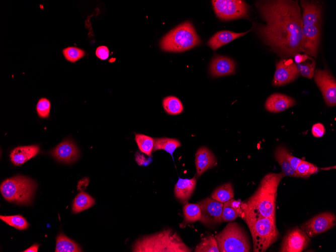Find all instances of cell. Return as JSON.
<instances>
[{
	"instance_id": "1",
	"label": "cell",
	"mask_w": 336,
	"mask_h": 252,
	"mask_svg": "<svg viewBox=\"0 0 336 252\" xmlns=\"http://www.w3.org/2000/svg\"><path fill=\"white\" fill-rule=\"evenodd\" d=\"M266 22L257 31L273 50L291 57L304 52L300 8L297 1H261L256 4Z\"/></svg>"
},
{
	"instance_id": "2",
	"label": "cell",
	"mask_w": 336,
	"mask_h": 252,
	"mask_svg": "<svg viewBox=\"0 0 336 252\" xmlns=\"http://www.w3.org/2000/svg\"><path fill=\"white\" fill-rule=\"evenodd\" d=\"M285 176L280 173H269L264 177L254 194L241 202V213L275 219L277 189Z\"/></svg>"
},
{
	"instance_id": "3",
	"label": "cell",
	"mask_w": 336,
	"mask_h": 252,
	"mask_svg": "<svg viewBox=\"0 0 336 252\" xmlns=\"http://www.w3.org/2000/svg\"><path fill=\"white\" fill-rule=\"evenodd\" d=\"M181 237L172 229L167 228L137 240L132 251L136 252H190Z\"/></svg>"
},
{
	"instance_id": "4",
	"label": "cell",
	"mask_w": 336,
	"mask_h": 252,
	"mask_svg": "<svg viewBox=\"0 0 336 252\" xmlns=\"http://www.w3.org/2000/svg\"><path fill=\"white\" fill-rule=\"evenodd\" d=\"M247 224L252 237L253 251L264 252L276 242L279 232L276 220L270 218L241 214L240 216Z\"/></svg>"
},
{
	"instance_id": "5",
	"label": "cell",
	"mask_w": 336,
	"mask_h": 252,
	"mask_svg": "<svg viewBox=\"0 0 336 252\" xmlns=\"http://www.w3.org/2000/svg\"><path fill=\"white\" fill-rule=\"evenodd\" d=\"M201 42L193 25L188 21L164 35L160 41V47L164 51L182 52L200 45Z\"/></svg>"
},
{
	"instance_id": "6",
	"label": "cell",
	"mask_w": 336,
	"mask_h": 252,
	"mask_svg": "<svg viewBox=\"0 0 336 252\" xmlns=\"http://www.w3.org/2000/svg\"><path fill=\"white\" fill-rule=\"evenodd\" d=\"M36 188V183L33 180L18 175L4 181L0 190L8 201L27 205L31 203Z\"/></svg>"
},
{
	"instance_id": "7",
	"label": "cell",
	"mask_w": 336,
	"mask_h": 252,
	"mask_svg": "<svg viewBox=\"0 0 336 252\" xmlns=\"http://www.w3.org/2000/svg\"><path fill=\"white\" fill-rule=\"evenodd\" d=\"M220 252H248L251 246L243 228L236 222H230L215 236Z\"/></svg>"
},
{
	"instance_id": "8",
	"label": "cell",
	"mask_w": 336,
	"mask_h": 252,
	"mask_svg": "<svg viewBox=\"0 0 336 252\" xmlns=\"http://www.w3.org/2000/svg\"><path fill=\"white\" fill-rule=\"evenodd\" d=\"M214 11L222 20L227 21L248 17V7L240 0H213Z\"/></svg>"
},
{
	"instance_id": "9",
	"label": "cell",
	"mask_w": 336,
	"mask_h": 252,
	"mask_svg": "<svg viewBox=\"0 0 336 252\" xmlns=\"http://www.w3.org/2000/svg\"><path fill=\"white\" fill-rule=\"evenodd\" d=\"M336 223V217L331 212L320 213L300 225V228L310 237H313L319 234L332 228Z\"/></svg>"
},
{
	"instance_id": "10",
	"label": "cell",
	"mask_w": 336,
	"mask_h": 252,
	"mask_svg": "<svg viewBox=\"0 0 336 252\" xmlns=\"http://www.w3.org/2000/svg\"><path fill=\"white\" fill-rule=\"evenodd\" d=\"M314 80L320 89L328 106L336 104V82L331 73L326 69H317L314 74Z\"/></svg>"
},
{
	"instance_id": "11",
	"label": "cell",
	"mask_w": 336,
	"mask_h": 252,
	"mask_svg": "<svg viewBox=\"0 0 336 252\" xmlns=\"http://www.w3.org/2000/svg\"><path fill=\"white\" fill-rule=\"evenodd\" d=\"M198 204L201 211L200 221L202 224L210 226L223 222L222 213L223 203L208 197Z\"/></svg>"
},
{
	"instance_id": "12",
	"label": "cell",
	"mask_w": 336,
	"mask_h": 252,
	"mask_svg": "<svg viewBox=\"0 0 336 252\" xmlns=\"http://www.w3.org/2000/svg\"><path fill=\"white\" fill-rule=\"evenodd\" d=\"M310 237L301 228L289 230L284 236L280 249L281 252H301L309 244Z\"/></svg>"
},
{
	"instance_id": "13",
	"label": "cell",
	"mask_w": 336,
	"mask_h": 252,
	"mask_svg": "<svg viewBox=\"0 0 336 252\" xmlns=\"http://www.w3.org/2000/svg\"><path fill=\"white\" fill-rule=\"evenodd\" d=\"M299 75L296 64L292 59H282L276 66L272 84L274 86H281L294 81Z\"/></svg>"
},
{
	"instance_id": "14",
	"label": "cell",
	"mask_w": 336,
	"mask_h": 252,
	"mask_svg": "<svg viewBox=\"0 0 336 252\" xmlns=\"http://www.w3.org/2000/svg\"><path fill=\"white\" fill-rule=\"evenodd\" d=\"M50 154L58 161L72 163L78 158L79 151L72 140L66 139L54 148Z\"/></svg>"
},
{
	"instance_id": "15",
	"label": "cell",
	"mask_w": 336,
	"mask_h": 252,
	"mask_svg": "<svg viewBox=\"0 0 336 252\" xmlns=\"http://www.w3.org/2000/svg\"><path fill=\"white\" fill-rule=\"evenodd\" d=\"M303 50L305 54L316 57L320 37V25L302 27Z\"/></svg>"
},
{
	"instance_id": "16",
	"label": "cell",
	"mask_w": 336,
	"mask_h": 252,
	"mask_svg": "<svg viewBox=\"0 0 336 252\" xmlns=\"http://www.w3.org/2000/svg\"><path fill=\"white\" fill-rule=\"evenodd\" d=\"M300 4L303 10L302 19V26L320 25L322 9L320 5L314 1H301Z\"/></svg>"
},
{
	"instance_id": "17",
	"label": "cell",
	"mask_w": 336,
	"mask_h": 252,
	"mask_svg": "<svg viewBox=\"0 0 336 252\" xmlns=\"http://www.w3.org/2000/svg\"><path fill=\"white\" fill-rule=\"evenodd\" d=\"M209 69L211 74L214 77L228 75L234 73L235 63L229 57L216 55L211 61Z\"/></svg>"
},
{
	"instance_id": "18",
	"label": "cell",
	"mask_w": 336,
	"mask_h": 252,
	"mask_svg": "<svg viewBox=\"0 0 336 252\" xmlns=\"http://www.w3.org/2000/svg\"><path fill=\"white\" fill-rule=\"evenodd\" d=\"M217 164V160L214 154L207 147L199 148L195 157V165L197 177L201 176L207 170Z\"/></svg>"
},
{
	"instance_id": "19",
	"label": "cell",
	"mask_w": 336,
	"mask_h": 252,
	"mask_svg": "<svg viewBox=\"0 0 336 252\" xmlns=\"http://www.w3.org/2000/svg\"><path fill=\"white\" fill-rule=\"evenodd\" d=\"M296 104V101L292 98L279 93L271 95L265 103L266 109L271 112L283 111Z\"/></svg>"
},
{
	"instance_id": "20",
	"label": "cell",
	"mask_w": 336,
	"mask_h": 252,
	"mask_svg": "<svg viewBox=\"0 0 336 252\" xmlns=\"http://www.w3.org/2000/svg\"><path fill=\"white\" fill-rule=\"evenodd\" d=\"M39 151L40 147L36 145L18 146L11 151V160L14 165H20L34 157Z\"/></svg>"
},
{
	"instance_id": "21",
	"label": "cell",
	"mask_w": 336,
	"mask_h": 252,
	"mask_svg": "<svg viewBox=\"0 0 336 252\" xmlns=\"http://www.w3.org/2000/svg\"><path fill=\"white\" fill-rule=\"evenodd\" d=\"M196 185V179L179 178L175 187V195L182 203L187 204Z\"/></svg>"
},
{
	"instance_id": "22",
	"label": "cell",
	"mask_w": 336,
	"mask_h": 252,
	"mask_svg": "<svg viewBox=\"0 0 336 252\" xmlns=\"http://www.w3.org/2000/svg\"><path fill=\"white\" fill-rule=\"evenodd\" d=\"M249 31L243 33H234L228 30L220 31L211 37L208 42V45L212 49L216 50L233 40L244 35Z\"/></svg>"
},
{
	"instance_id": "23",
	"label": "cell",
	"mask_w": 336,
	"mask_h": 252,
	"mask_svg": "<svg viewBox=\"0 0 336 252\" xmlns=\"http://www.w3.org/2000/svg\"><path fill=\"white\" fill-rule=\"evenodd\" d=\"M241 202L233 199L224 202L223 205L222 219L223 222L232 221L240 216Z\"/></svg>"
},
{
	"instance_id": "24",
	"label": "cell",
	"mask_w": 336,
	"mask_h": 252,
	"mask_svg": "<svg viewBox=\"0 0 336 252\" xmlns=\"http://www.w3.org/2000/svg\"><path fill=\"white\" fill-rule=\"evenodd\" d=\"M286 148L282 146H279L275 152V157L281 166L282 173L285 176H290L299 178L295 171L291 167L286 155Z\"/></svg>"
},
{
	"instance_id": "25",
	"label": "cell",
	"mask_w": 336,
	"mask_h": 252,
	"mask_svg": "<svg viewBox=\"0 0 336 252\" xmlns=\"http://www.w3.org/2000/svg\"><path fill=\"white\" fill-rule=\"evenodd\" d=\"M79 245L70 239L62 233L56 237L55 252H79L81 251Z\"/></svg>"
},
{
	"instance_id": "26",
	"label": "cell",
	"mask_w": 336,
	"mask_h": 252,
	"mask_svg": "<svg viewBox=\"0 0 336 252\" xmlns=\"http://www.w3.org/2000/svg\"><path fill=\"white\" fill-rule=\"evenodd\" d=\"M95 203L94 199L85 192L81 191L75 197L73 205L74 213L80 212L91 207Z\"/></svg>"
},
{
	"instance_id": "27",
	"label": "cell",
	"mask_w": 336,
	"mask_h": 252,
	"mask_svg": "<svg viewBox=\"0 0 336 252\" xmlns=\"http://www.w3.org/2000/svg\"><path fill=\"white\" fill-rule=\"evenodd\" d=\"M233 188L230 183L218 187L211 195V198L222 203L233 199Z\"/></svg>"
},
{
	"instance_id": "28",
	"label": "cell",
	"mask_w": 336,
	"mask_h": 252,
	"mask_svg": "<svg viewBox=\"0 0 336 252\" xmlns=\"http://www.w3.org/2000/svg\"><path fill=\"white\" fill-rule=\"evenodd\" d=\"M181 146V142L177 139L158 138L154 139L153 150H164L173 156L175 150Z\"/></svg>"
},
{
	"instance_id": "29",
	"label": "cell",
	"mask_w": 336,
	"mask_h": 252,
	"mask_svg": "<svg viewBox=\"0 0 336 252\" xmlns=\"http://www.w3.org/2000/svg\"><path fill=\"white\" fill-rule=\"evenodd\" d=\"M162 106L165 111L170 115L180 114L184 110L183 105L181 101L174 96H168L164 98L162 101Z\"/></svg>"
},
{
	"instance_id": "30",
	"label": "cell",
	"mask_w": 336,
	"mask_h": 252,
	"mask_svg": "<svg viewBox=\"0 0 336 252\" xmlns=\"http://www.w3.org/2000/svg\"><path fill=\"white\" fill-rule=\"evenodd\" d=\"M183 213L185 223L200 221L201 217V211L198 204H186L183 207Z\"/></svg>"
},
{
	"instance_id": "31",
	"label": "cell",
	"mask_w": 336,
	"mask_h": 252,
	"mask_svg": "<svg viewBox=\"0 0 336 252\" xmlns=\"http://www.w3.org/2000/svg\"><path fill=\"white\" fill-rule=\"evenodd\" d=\"M135 139L139 150L148 156H151L153 150L154 139L142 134H136Z\"/></svg>"
},
{
	"instance_id": "32",
	"label": "cell",
	"mask_w": 336,
	"mask_h": 252,
	"mask_svg": "<svg viewBox=\"0 0 336 252\" xmlns=\"http://www.w3.org/2000/svg\"><path fill=\"white\" fill-rule=\"evenodd\" d=\"M195 252H219L215 236L210 235L203 238L196 246Z\"/></svg>"
},
{
	"instance_id": "33",
	"label": "cell",
	"mask_w": 336,
	"mask_h": 252,
	"mask_svg": "<svg viewBox=\"0 0 336 252\" xmlns=\"http://www.w3.org/2000/svg\"><path fill=\"white\" fill-rule=\"evenodd\" d=\"M0 218L7 224L19 230L26 229L29 226L27 220L20 215L11 216L1 215Z\"/></svg>"
},
{
	"instance_id": "34",
	"label": "cell",
	"mask_w": 336,
	"mask_h": 252,
	"mask_svg": "<svg viewBox=\"0 0 336 252\" xmlns=\"http://www.w3.org/2000/svg\"><path fill=\"white\" fill-rule=\"evenodd\" d=\"M318 171V169L316 165L302 159L295 171L299 177L304 179L308 178L311 175L316 173Z\"/></svg>"
},
{
	"instance_id": "35",
	"label": "cell",
	"mask_w": 336,
	"mask_h": 252,
	"mask_svg": "<svg viewBox=\"0 0 336 252\" xmlns=\"http://www.w3.org/2000/svg\"><path fill=\"white\" fill-rule=\"evenodd\" d=\"M65 59L72 63H75L86 55L85 51L76 47L69 46L62 49Z\"/></svg>"
},
{
	"instance_id": "36",
	"label": "cell",
	"mask_w": 336,
	"mask_h": 252,
	"mask_svg": "<svg viewBox=\"0 0 336 252\" xmlns=\"http://www.w3.org/2000/svg\"><path fill=\"white\" fill-rule=\"evenodd\" d=\"M36 109L37 113L40 118H48L50 115L51 103L47 99L42 98L38 100Z\"/></svg>"
},
{
	"instance_id": "37",
	"label": "cell",
	"mask_w": 336,
	"mask_h": 252,
	"mask_svg": "<svg viewBox=\"0 0 336 252\" xmlns=\"http://www.w3.org/2000/svg\"><path fill=\"white\" fill-rule=\"evenodd\" d=\"M296 66L299 74L303 76L310 79L314 76L315 66V61L314 59H312L310 63H297Z\"/></svg>"
},
{
	"instance_id": "38",
	"label": "cell",
	"mask_w": 336,
	"mask_h": 252,
	"mask_svg": "<svg viewBox=\"0 0 336 252\" xmlns=\"http://www.w3.org/2000/svg\"><path fill=\"white\" fill-rule=\"evenodd\" d=\"M96 55L101 60H106L109 57V50L106 46H99L96 49Z\"/></svg>"
},
{
	"instance_id": "39",
	"label": "cell",
	"mask_w": 336,
	"mask_h": 252,
	"mask_svg": "<svg viewBox=\"0 0 336 252\" xmlns=\"http://www.w3.org/2000/svg\"><path fill=\"white\" fill-rule=\"evenodd\" d=\"M311 132L314 136L321 137L325 133L324 126L320 123H316L312 126Z\"/></svg>"
},
{
	"instance_id": "40",
	"label": "cell",
	"mask_w": 336,
	"mask_h": 252,
	"mask_svg": "<svg viewBox=\"0 0 336 252\" xmlns=\"http://www.w3.org/2000/svg\"><path fill=\"white\" fill-rule=\"evenodd\" d=\"M285 155L291 167L295 171H296L298 165L299 164L302 159L292 155L288 152L287 148L285 150Z\"/></svg>"
},
{
	"instance_id": "41",
	"label": "cell",
	"mask_w": 336,
	"mask_h": 252,
	"mask_svg": "<svg viewBox=\"0 0 336 252\" xmlns=\"http://www.w3.org/2000/svg\"><path fill=\"white\" fill-rule=\"evenodd\" d=\"M309 58V56L305 54H301L298 53L294 56V60L297 63L303 62Z\"/></svg>"
},
{
	"instance_id": "42",
	"label": "cell",
	"mask_w": 336,
	"mask_h": 252,
	"mask_svg": "<svg viewBox=\"0 0 336 252\" xmlns=\"http://www.w3.org/2000/svg\"><path fill=\"white\" fill-rule=\"evenodd\" d=\"M39 245L38 244H34L28 249L23 251L24 252H37Z\"/></svg>"
}]
</instances>
